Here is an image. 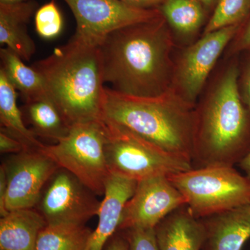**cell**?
Listing matches in <instances>:
<instances>
[{"label":"cell","mask_w":250,"mask_h":250,"mask_svg":"<svg viewBox=\"0 0 250 250\" xmlns=\"http://www.w3.org/2000/svg\"><path fill=\"white\" fill-rule=\"evenodd\" d=\"M73 174L59 167L41 192L35 209L47 225H85L98 215L101 202Z\"/></svg>","instance_id":"9c48e42d"},{"label":"cell","mask_w":250,"mask_h":250,"mask_svg":"<svg viewBox=\"0 0 250 250\" xmlns=\"http://www.w3.org/2000/svg\"><path fill=\"white\" fill-rule=\"evenodd\" d=\"M201 220L206 231L202 250H242L250 238V204Z\"/></svg>","instance_id":"5bb4252c"},{"label":"cell","mask_w":250,"mask_h":250,"mask_svg":"<svg viewBox=\"0 0 250 250\" xmlns=\"http://www.w3.org/2000/svg\"><path fill=\"white\" fill-rule=\"evenodd\" d=\"M27 150L18 140L3 130L0 131V152L1 154H16Z\"/></svg>","instance_id":"83f0119b"},{"label":"cell","mask_w":250,"mask_h":250,"mask_svg":"<svg viewBox=\"0 0 250 250\" xmlns=\"http://www.w3.org/2000/svg\"><path fill=\"white\" fill-rule=\"evenodd\" d=\"M93 230L85 225H46L36 250H86Z\"/></svg>","instance_id":"7402d4cb"},{"label":"cell","mask_w":250,"mask_h":250,"mask_svg":"<svg viewBox=\"0 0 250 250\" xmlns=\"http://www.w3.org/2000/svg\"><path fill=\"white\" fill-rule=\"evenodd\" d=\"M250 48V15L232 42L229 45V55H237Z\"/></svg>","instance_id":"4316f807"},{"label":"cell","mask_w":250,"mask_h":250,"mask_svg":"<svg viewBox=\"0 0 250 250\" xmlns=\"http://www.w3.org/2000/svg\"><path fill=\"white\" fill-rule=\"evenodd\" d=\"M1 70L24 103L47 95L45 82L39 72L24 64L19 56L5 47L0 49Z\"/></svg>","instance_id":"ffe728a7"},{"label":"cell","mask_w":250,"mask_h":250,"mask_svg":"<svg viewBox=\"0 0 250 250\" xmlns=\"http://www.w3.org/2000/svg\"><path fill=\"white\" fill-rule=\"evenodd\" d=\"M236 24L203 34L174 62L171 90L186 103L196 106L217 62L241 30Z\"/></svg>","instance_id":"ba28073f"},{"label":"cell","mask_w":250,"mask_h":250,"mask_svg":"<svg viewBox=\"0 0 250 250\" xmlns=\"http://www.w3.org/2000/svg\"><path fill=\"white\" fill-rule=\"evenodd\" d=\"M28 0H0V3H3V4H18V3L24 2V1H27Z\"/></svg>","instance_id":"836d02e7"},{"label":"cell","mask_w":250,"mask_h":250,"mask_svg":"<svg viewBox=\"0 0 250 250\" xmlns=\"http://www.w3.org/2000/svg\"><path fill=\"white\" fill-rule=\"evenodd\" d=\"M174 47L172 29L163 15L112 31L100 45L104 82L125 95H164L172 86Z\"/></svg>","instance_id":"6da1fadb"},{"label":"cell","mask_w":250,"mask_h":250,"mask_svg":"<svg viewBox=\"0 0 250 250\" xmlns=\"http://www.w3.org/2000/svg\"><path fill=\"white\" fill-rule=\"evenodd\" d=\"M31 66L70 126L102 119L104 82L100 46L73 36Z\"/></svg>","instance_id":"3957f363"},{"label":"cell","mask_w":250,"mask_h":250,"mask_svg":"<svg viewBox=\"0 0 250 250\" xmlns=\"http://www.w3.org/2000/svg\"><path fill=\"white\" fill-rule=\"evenodd\" d=\"M250 15V0H218L204 34L243 24Z\"/></svg>","instance_id":"603a6c76"},{"label":"cell","mask_w":250,"mask_h":250,"mask_svg":"<svg viewBox=\"0 0 250 250\" xmlns=\"http://www.w3.org/2000/svg\"><path fill=\"white\" fill-rule=\"evenodd\" d=\"M22 113L24 121L38 137L59 142L68 134L70 124L48 95L24 103Z\"/></svg>","instance_id":"ac0fdd59"},{"label":"cell","mask_w":250,"mask_h":250,"mask_svg":"<svg viewBox=\"0 0 250 250\" xmlns=\"http://www.w3.org/2000/svg\"><path fill=\"white\" fill-rule=\"evenodd\" d=\"M154 231L160 250H202L205 241L201 219L195 218L187 205L167 215Z\"/></svg>","instance_id":"9a60e30c"},{"label":"cell","mask_w":250,"mask_h":250,"mask_svg":"<svg viewBox=\"0 0 250 250\" xmlns=\"http://www.w3.org/2000/svg\"><path fill=\"white\" fill-rule=\"evenodd\" d=\"M238 75L237 54L195 106L193 168L233 167L250 152V113L240 94Z\"/></svg>","instance_id":"7a4b0ae2"},{"label":"cell","mask_w":250,"mask_h":250,"mask_svg":"<svg viewBox=\"0 0 250 250\" xmlns=\"http://www.w3.org/2000/svg\"><path fill=\"white\" fill-rule=\"evenodd\" d=\"M137 183L136 181L111 174L97 215L98 226L92 232L86 250H104L108 240L118 231L125 205L134 195Z\"/></svg>","instance_id":"4fadbf2b"},{"label":"cell","mask_w":250,"mask_h":250,"mask_svg":"<svg viewBox=\"0 0 250 250\" xmlns=\"http://www.w3.org/2000/svg\"><path fill=\"white\" fill-rule=\"evenodd\" d=\"M39 8L36 0L12 4L0 3V43L26 62L30 61L36 50L27 26Z\"/></svg>","instance_id":"2e32d148"},{"label":"cell","mask_w":250,"mask_h":250,"mask_svg":"<svg viewBox=\"0 0 250 250\" xmlns=\"http://www.w3.org/2000/svg\"><path fill=\"white\" fill-rule=\"evenodd\" d=\"M17 90L0 69V122L1 130L24 145L28 150L45 147L32 131L25 126L17 104Z\"/></svg>","instance_id":"d6986e66"},{"label":"cell","mask_w":250,"mask_h":250,"mask_svg":"<svg viewBox=\"0 0 250 250\" xmlns=\"http://www.w3.org/2000/svg\"><path fill=\"white\" fill-rule=\"evenodd\" d=\"M195 1L200 3L206 10H208L212 9V8L214 9L218 0H195Z\"/></svg>","instance_id":"d6a6232c"},{"label":"cell","mask_w":250,"mask_h":250,"mask_svg":"<svg viewBox=\"0 0 250 250\" xmlns=\"http://www.w3.org/2000/svg\"><path fill=\"white\" fill-rule=\"evenodd\" d=\"M1 166L7 179L6 214L11 210L35 208L45 184L59 167L42 149L11 154Z\"/></svg>","instance_id":"8fae6325"},{"label":"cell","mask_w":250,"mask_h":250,"mask_svg":"<svg viewBox=\"0 0 250 250\" xmlns=\"http://www.w3.org/2000/svg\"><path fill=\"white\" fill-rule=\"evenodd\" d=\"M186 205L183 195L166 176L138 182L132 197L123 210L119 230L154 229L174 210Z\"/></svg>","instance_id":"7c38bea8"},{"label":"cell","mask_w":250,"mask_h":250,"mask_svg":"<svg viewBox=\"0 0 250 250\" xmlns=\"http://www.w3.org/2000/svg\"><path fill=\"white\" fill-rule=\"evenodd\" d=\"M128 241V250H160L154 229L129 228L122 230Z\"/></svg>","instance_id":"d4e9b609"},{"label":"cell","mask_w":250,"mask_h":250,"mask_svg":"<svg viewBox=\"0 0 250 250\" xmlns=\"http://www.w3.org/2000/svg\"><path fill=\"white\" fill-rule=\"evenodd\" d=\"M167 177L197 219L250 204V179L233 167H192Z\"/></svg>","instance_id":"5b68a950"},{"label":"cell","mask_w":250,"mask_h":250,"mask_svg":"<svg viewBox=\"0 0 250 250\" xmlns=\"http://www.w3.org/2000/svg\"><path fill=\"white\" fill-rule=\"evenodd\" d=\"M106 132L103 120L72 125L68 134L42 150L59 167L73 174L98 196L104 195L111 176L105 154Z\"/></svg>","instance_id":"52a82bcc"},{"label":"cell","mask_w":250,"mask_h":250,"mask_svg":"<svg viewBox=\"0 0 250 250\" xmlns=\"http://www.w3.org/2000/svg\"><path fill=\"white\" fill-rule=\"evenodd\" d=\"M238 88L243 103L250 113V48L238 54Z\"/></svg>","instance_id":"484cf974"},{"label":"cell","mask_w":250,"mask_h":250,"mask_svg":"<svg viewBox=\"0 0 250 250\" xmlns=\"http://www.w3.org/2000/svg\"><path fill=\"white\" fill-rule=\"evenodd\" d=\"M121 1L141 9H159L166 0H121Z\"/></svg>","instance_id":"4dcf8cb0"},{"label":"cell","mask_w":250,"mask_h":250,"mask_svg":"<svg viewBox=\"0 0 250 250\" xmlns=\"http://www.w3.org/2000/svg\"><path fill=\"white\" fill-rule=\"evenodd\" d=\"M71 10L77 27L74 36L100 46L112 31L159 17V9H141L121 0H63Z\"/></svg>","instance_id":"30bf717a"},{"label":"cell","mask_w":250,"mask_h":250,"mask_svg":"<svg viewBox=\"0 0 250 250\" xmlns=\"http://www.w3.org/2000/svg\"><path fill=\"white\" fill-rule=\"evenodd\" d=\"M103 121L106 132L105 154L111 174L138 182L192 168L190 161L166 152L123 126Z\"/></svg>","instance_id":"8992f818"},{"label":"cell","mask_w":250,"mask_h":250,"mask_svg":"<svg viewBox=\"0 0 250 250\" xmlns=\"http://www.w3.org/2000/svg\"><path fill=\"white\" fill-rule=\"evenodd\" d=\"M46 225L35 208L11 210L0 219V250H36Z\"/></svg>","instance_id":"e0dca14e"},{"label":"cell","mask_w":250,"mask_h":250,"mask_svg":"<svg viewBox=\"0 0 250 250\" xmlns=\"http://www.w3.org/2000/svg\"><path fill=\"white\" fill-rule=\"evenodd\" d=\"M159 9L170 29L179 36L194 35L205 21L206 9L195 0H166Z\"/></svg>","instance_id":"44dd1931"},{"label":"cell","mask_w":250,"mask_h":250,"mask_svg":"<svg viewBox=\"0 0 250 250\" xmlns=\"http://www.w3.org/2000/svg\"><path fill=\"white\" fill-rule=\"evenodd\" d=\"M195 108L172 90L147 98L125 95L104 87L102 119L123 126L192 163Z\"/></svg>","instance_id":"277c9868"},{"label":"cell","mask_w":250,"mask_h":250,"mask_svg":"<svg viewBox=\"0 0 250 250\" xmlns=\"http://www.w3.org/2000/svg\"><path fill=\"white\" fill-rule=\"evenodd\" d=\"M128 241L124 233L118 231L108 240L104 250H128Z\"/></svg>","instance_id":"f1b7e54d"},{"label":"cell","mask_w":250,"mask_h":250,"mask_svg":"<svg viewBox=\"0 0 250 250\" xmlns=\"http://www.w3.org/2000/svg\"><path fill=\"white\" fill-rule=\"evenodd\" d=\"M34 22L36 32L42 39H54L61 34L63 19L55 0H51L38 9Z\"/></svg>","instance_id":"cb8c5ba5"},{"label":"cell","mask_w":250,"mask_h":250,"mask_svg":"<svg viewBox=\"0 0 250 250\" xmlns=\"http://www.w3.org/2000/svg\"><path fill=\"white\" fill-rule=\"evenodd\" d=\"M7 192V179L3 166H0V215H6L5 210V200Z\"/></svg>","instance_id":"f546056e"},{"label":"cell","mask_w":250,"mask_h":250,"mask_svg":"<svg viewBox=\"0 0 250 250\" xmlns=\"http://www.w3.org/2000/svg\"><path fill=\"white\" fill-rule=\"evenodd\" d=\"M240 167L244 172L245 175L250 179V152L239 163Z\"/></svg>","instance_id":"1f68e13d"}]
</instances>
